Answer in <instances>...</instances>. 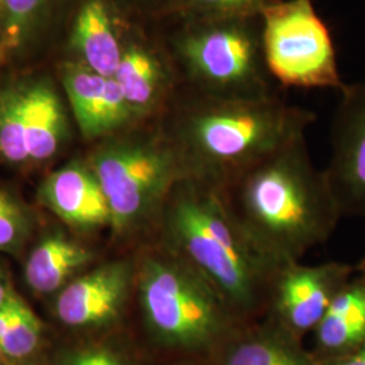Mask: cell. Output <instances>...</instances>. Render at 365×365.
<instances>
[{
    "mask_svg": "<svg viewBox=\"0 0 365 365\" xmlns=\"http://www.w3.org/2000/svg\"><path fill=\"white\" fill-rule=\"evenodd\" d=\"M217 191L252 247L277 268L325 244L342 218L325 170L314 165L306 134Z\"/></svg>",
    "mask_w": 365,
    "mask_h": 365,
    "instance_id": "obj_1",
    "label": "cell"
},
{
    "mask_svg": "<svg viewBox=\"0 0 365 365\" xmlns=\"http://www.w3.org/2000/svg\"><path fill=\"white\" fill-rule=\"evenodd\" d=\"M158 118L185 178L218 190L306 134L317 115L282 96L223 99L180 88Z\"/></svg>",
    "mask_w": 365,
    "mask_h": 365,
    "instance_id": "obj_2",
    "label": "cell"
},
{
    "mask_svg": "<svg viewBox=\"0 0 365 365\" xmlns=\"http://www.w3.org/2000/svg\"><path fill=\"white\" fill-rule=\"evenodd\" d=\"M156 233L157 242L217 288L242 321L264 315L279 268L252 247L214 187L182 179L164 205Z\"/></svg>",
    "mask_w": 365,
    "mask_h": 365,
    "instance_id": "obj_3",
    "label": "cell"
},
{
    "mask_svg": "<svg viewBox=\"0 0 365 365\" xmlns=\"http://www.w3.org/2000/svg\"><path fill=\"white\" fill-rule=\"evenodd\" d=\"M137 255L145 333L170 363H206L242 321L218 289L160 242Z\"/></svg>",
    "mask_w": 365,
    "mask_h": 365,
    "instance_id": "obj_4",
    "label": "cell"
},
{
    "mask_svg": "<svg viewBox=\"0 0 365 365\" xmlns=\"http://www.w3.org/2000/svg\"><path fill=\"white\" fill-rule=\"evenodd\" d=\"M163 39L180 88L223 99L279 96L262 51L261 19L168 16Z\"/></svg>",
    "mask_w": 365,
    "mask_h": 365,
    "instance_id": "obj_5",
    "label": "cell"
},
{
    "mask_svg": "<svg viewBox=\"0 0 365 365\" xmlns=\"http://www.w3.org/2000/svg\"><path fill=\"white\" fill-rule=\"evenodd\" d=\"M143 122L105 138L90 161L110 207V230L118 238L156 232L173 187L185 178L161 126L148 130Z\"/></svg>",
    "mask_w": 365,
    "mask_h": 365,
    "instance_id": "obj_6",
    "label": "cell"
},
{
    "mask_svg": "<svg viewBox=\"0 0 365 365\" xmlns=\"http://www.w3.org/2000/svg\"><path fill=\"white\" fill-rule=\"evenodd\" d=\"M260 19L265 64L279 87L345 88L330 30L314 0H276Z\"/></svg>",
    "mask_w": 365,
    "mask_h": 365,
    "instance_id": "obj_7",
    "label": "cell"
},
{
    "mask_svg": "<svg viewBox=\"0 0 365 365\" xmlns=\"http://www.w3.org/2000/svg\"><path fill=\"white\" fill-rule=\"evenodd\" d=\"M354 272V267L341 261L315 265L298 261L282 265L274 274L262 317L304 339Z\"/></svg>",
    "mask_w": 365,
    "mask_h": 365,
    "instance_id": "obj_8",
    "label": "cell"
},
{
    "mask_svg": "<svg viewBox=\"0 0 365 365\" xmlns=\"http://www.w3.org/2000/svg\"><path fill=\"white\" fill-rule=\"evenodd\" d=\"M137 256L107 261L60 292L56 312L68 327L113 330L119 327L135 295Z\"/></svg>",
    "mask_w": 365,
    "mask_h": 365,
    "instance_id": "obj_9",
    "label": "cell"
},
{
    "mask_svg": "<svg viewBox=\"0 0 365 365\" xmlns=\"http://www.w3.org/2000/svg\"><path fill=\"white\" fill-rule=\"evenodd\" d=\"M339 93L325 173L342 217L365 218V78Z\"/></svg>",
    "mask_w": 365,
    "mask_h": 365,
    "instance_id": "obj_10",
    "label": "cell"
},
{
    "mask_svg": "<svg viewBox=\"0 0 365 365\" xmlns=\"http://www.w3.org/2000/svg\"><path fill=\"white\" fill-rule=\"evenodd\" d=\"M114 78L141 120L160 117L182 87L164 42L134 36L125 37Z\"/></svg>",
    "mask_w": 365,
    "mask_h": 365,
    "instance_id": "obj_11",
    "label": "cell"
},
{
    "mask_svg": "<svg viewBox=\"0 0 365 365\" xmlns=\"http://www.w3.org/2000/svg\"><path fill=\"white\" fill-rule=\"evenodd\" d=\"M64 83L78 129L86 138L105 140L141 122L115 78L78 66L66 71Z\"/></svg>",
    "mask_w": 365,
    "mask_h": 365,
    "instance_id": "obj_12",
    "label": "cell"
},
{
    "mask_svg": "<svg viewBox=\"0 0 365 365\" xmlns=\"http://www.w3.org/2000/svg\"><path fill=\"white\" fill-rule=\"evenodd\" d=\"M206 365H322L295 337L267 317L235 329Z\"/></svg>",
    "mask_w": 365,
    "mask_h": 365,
    "instance_id": "obj_13",
    "label": "cell"
},
{
    "mask_svg": "<svg viewBox=\"0 0 365 365\" xmlns=\"http://www.w3.org/2000/svg\"><path fill=\"white\" fill-rule=\"evenodd\" d=\"M42 202L68 225L81 230L111 227L103 188L90 165L71 164L53 172L41 188Z\"/></svg>",
    "mask_w": 365,
    "mask_h": 365,
    "instance_id": "obj_14",
    "label": "cell"
},
{
    "mask_svg": "<svg viewBox=\"0 0 365 365\" xmlns=\"http://www.w3.org/2000/svg\"><path fill=\"white\" fill-rule=\"evenodd\" d=\"M312 334V352L319 361L337 359L364 346L365 277L353 276Z\"/></svg>",
    "mask_w": 365,
    "mask_h": 365,
    "instance_id": "obj_15",
    "label": "cell"
},
{
    "mask_svg": "<svg viewBox=\"0 0 365 365\" xmlns=\"http://www.w3.org/2000/svg\"><path fill=\"white\" fill-rule=\"evenodd\" d=\"M125 36L107 0H87L78 14L73 43L83 63L95 73L114 78L122 58Z\"/></svg>",
    "mask_w": 365,
    "mask_h": 365,
    "instance_id": "obj_16",
    "label": "cell"
},
{
    "mask_svg": "<svg viewBox=\"0 0 365 365\" xmlns=\"http://www.w3.org/2000/svg\"><path fill=\"white\" fill-rule=\"evenodd\" d=\"M93 260L91 249L63 235L41 241L29 256L25 268L27 284L41 294L54 292L68 279Z\"/></svg>",
    "mask_w": 365,
    "mask_h": 365,
    "instance_id": "obj_17",
    "label": "cell"
},
{
    "mask_svg": "<svg viewBox=\"0 0 365 365\" xmlns=\"http://www.w3.org/2000/svg\"><path fill=\"white\" fill-rule=\"evenodd\" d=\"M27 150L30 160L52 157L64 137L66 115L52 88L37 84L24 90Z\"/></svg>",
    "mask_w": 365,
    "mask_h": 365,
    "instance_id": "obj_18",
    "label": "cell"
},
{
    "mask_svg": "<svg viewBox=\"0 0 365 365\" xmlns=\"http://www.w3.org/2000/svg\"><path fill=\"white\" fill-rule=\"evenodd\" d=\"M0 156L11 163L30 160L24 90H9L0 93Z\"/></svg>",
    "mask_w": 365,
    "mask_h": 365,
    "instance_id": "obj_19",
    "label": "cell"
},
{
    "mask_svg": "<svg viewBox=\"0 0 365 365\" xmlns=\"http://www.w3.org/2000/svg\"><path fill=\"white\" fill-rule=\"evenodd\" d=\"M13 312L4 336L0 339V353L11 359H24L38 346L42 324L26 302L13 291Z\"/></svg>",
    "mask_w": 365,
    "mask_h": 365,
    "instance_id": "obj_20",
    "label": "cell"
},
{
    "mask_svg": "<svg viewBox=\"0 0 365 365\" xmlns=\"http://www.w3.org/2000/svg\"><path fill=\"white\" fill-rule=\"evenodd\" d=\"M276 0H179L172 15L191 18H256Z\"/></svg>",
    "mask_w": 365,
    "mask_h": 365,
    "instance_id": "obj_21",
    "label": "cell"
},
{
    "mask_svg": "<svg viewBox=\"0 0 365 365\" xmlns=\"http://www.w3.org/2000/svg\"><path fill=\"white\" fill-rule=\"evenodd\" d=\"M29 232V220L22 206L6 191L0 190V250L19 247Z\"/></svg>",
    "mask_w": 365,
    "mask_h": 365,
    "instance_id": "obj_22",
    "label": "cell"
},
{
    "mask_svg": "<svg viewBox=\"0 0 365 365\" xmlns=\"http://www.w3.org/2000/svg\"><path fill=\"white\" fill-rule=\"evenodd\" d=\"M68 365H141L130 352L113 342L88 346L75 354Z\"/></svg>",
    "mask_w": 365,
    "mask_h": 365,
    "instance_id": "obj_23",
    "label": "cell"
},
{
    "mask_svg": "<svg viewBox=\"0 0 365 365\" xmlns=\"http://www.w3.org/2000/svg\"><path fill=\"white\" fill-rule=\"evenodd\" d=\"M46 3L48 0H0V10L10 29L19 33Z\"/></svg>",
    "mask_w": 365,
    "mask_h": 365,
    "instance_id": "obj_24",
    "label": "cell"
},
{
    "mask_svg": "<svg viewBox=\"0 0 365 365\" xmlns=\"http://www.w3.org/2000/svg\"><path fill=\"white\" fill-rule=\"evenodd\" d=\"M322 365H365V345L348 353L345 356H341L337 359H331L327 361H321Z\"/></svg>",
    "mask_w": 365,
    "mask_h": 365,
    "instance_id": "obj_25",
    "label": "cell"
},
{
    "mask_svg": "<svg viewBox=\"0 0 365 365\" xmlns=\"http://www.w3.org/2000/svg\"><path fill=\"white\" fill-rule=\"evenodd\" d=\"M138 6L146 9H157V11L170 16L176 11L179 0H134Z\"/></svg>",
    "mask_w": 365,
    "mask_h": 365,
    "instance_id": "obj_26",
    "label": "cell"
},
{
    "mask_svg": "<svg viewBox=\"0 0 365 365\" xmlns=\"http://www.w3.org/2000/svg\"><path fill=\"white\" fill-rule=\"evenodd\" d=\"M11 295H13V291L10 292V297L7 302L0 307V339L4 336L7 327H9V322H10V318H11V312H13Z\"/></svg>",
    "mask_w": 365,
    "mask_h": 365,
    "instance_id": "obj_27",
    "label": "cell"
},
{
    "mask_svg": "<svg viewBox=\"0 0 365 365\" xmlns=\"http://www.w3.org/2000/svg\"><path fill=\"white\" fill-rule=\"evenodd\" d=\"M10 292H11V289L6 286L4 277H3V274L0 271V307L7 302L9 297H10Z\"/></svg>",
    "mask_w": 365,
    "mask_h": 365,
    "instance_id": "obj_28",
    "label": "cell"
},
{
    "mask_svg": "<svg viewBox=\"0 0 365 365\" xmlns=\"http://www.w3.org/2000/svg\"><path fill=\"white\" fill-rule=\"evenodd\" d=\"M354 269H356V272L360 274V276L365 277V256L360 260V262L357 264V267H356Z\"/></svg>",
    "mask_w": 365,
    "mask_h": 365,
    "instance_id": "obj_29",
    "label": "cell"
},
{
    "mask_svg": "<svg viewBox=\"0 0 365 365\" xmlns=\"http://www.w3.org/2000/svg\"><path fill=\"white\" fill-rule=\"evenodd\" d=\"M170 365H206L205 363H194V361H182V363H170Z\"/></svg>",
    "mask_w": 365,
    "mask_h": 365,
    "instance_id": "obj_30",
    "label": "cell"
},
{
    "mask_svg": "<svg viewBox=\"0 0 365 365\" xmlns=\"http://www.w3.org/2000/svg\"><path fill=\"white\" fill-rule=\"evenodd\" d=\"M0 356H1V353H0Z\"/></svg>",
    "mask_w": 365,
    "mask_h": 365,
    "instance_id": "obj_31",
    "label": "cell"
}]
</instances>
